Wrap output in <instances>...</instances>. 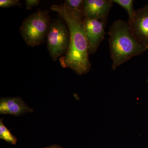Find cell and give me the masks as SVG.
<instances>
[{"label":"cell","mask_w":148,"mask_h":148,"mask_svg":"<svg viewBox=\"0 0 148 148\" xmlns=\"http://www.w3.org/2000/svg\"><path fill=\"white\" fill-rule=\"evenodd\" d=\"M50 8L58 14L70 32L69 49L66 55L60 59L61 66L70 68L78 75L87 73L90 71L91 64L82 14L70 9L64 4L53 5Z\"/></svg>","instance_id":"obj_1"},{"label":"cell","mask_w":148,"mask_h":148,"mask_svg":"<svg viewBox=\"0 0 148 148\" xmlns=\"http://www.w3.org/2000/svg\"><path fill=\"white\" fill-rule=\"evenodd\" d=\"M108 34L113 70L133 56L143 54L148 49L136 39L128 23L123 20L118 19L114 21Z\"/></svg>","instance_id":"obj_2"},{"label":"cell","mask_w":148,"mask_h":148,"mask_svg":"<svg viewBox=\"0 0 148 148\" xmlns=\"http://www.w3.org/2000/svg\"><path fill=\"white\" fill-rule=\"evenodd\" d=\"M51 22L49 12L41 10L24 19L19 32L26 44L34 47L42 43L47 36Z\"/></svg>","instance_id":"obj_3"},{"label":"cell","mask_w":148,"mask_h":148,"mask_svg":"<svg viewBox=\"0 0 148 148\" xmlns=\"http://www.w3.org/2000/svg\"><path fill=\"white\" fill-rule=\"evenodd\" d=\"M46 39L47 49L53 61L66 55L70 44V34L63 19H56L51 21Z\"/></svg>","instance_id":"obj_4"},{"label":"cell","mask_w":148,"mask_h":148,"mask_svg":"<svg viewBox=\"0 0 148 148\" xmlns=\"http://www.w3.org/2000/svg\"><path fill=\"white\" fill-rule=\"evenodd\" d=\"M127 23L136 39L148 49V5L135 10Z\"/></svg>","instance_id":"obj_5"},{"label":"cell","mask_w":148,"mask_h":148,"mask_svg":"<svg viewBox=\"0 0 148 148\" xmlns=\"http://www.w3.org/2000/svg\"><path fill=\"white\" fill-rule=\"evenodd\" d=\"M107 21L84 18L86 34L89 47V54L95 53L105 39Z\"/></svg>","instance_id":"obj_6"},{"label":"cell","mask_w":148,"mask_h":148,"mask_svg":"<svg viewBox=\"0 0 148 148\" xmlns=\"http://www.w3.org/2000/svg\"><path fill=\"white\" fill-rule=\"evenodd\" d=\"M113 3L111 0H84V18L107 21Z\"/></svg>","instance_id":"obj_7"},{"label":"cell","mask_w":148,"mask_h":148,"mask_svg":"<svg viewBox=\"0 0 148 148\" xmlns=\"http://www.w3.org/2000/svg\"><path fill=\"white\" fill-rule=\"evenodd\" d=\"M34 112L20 97L2 98L0 99V114L19 116Z\"/></svg>","instance_id":"obj_8"},{"label":"cell","mask_w":148,"mask_h":148,"mask_svg":"<svg viewBox=\"0 0 148 148\" xmlns=\"http://www.w3.org/2000/svg\"><path fill=\"white\" fill-rule=\"evenodd\" d=\"M3 119L0 120V138L12 145H16L17 139L3 124Z\"/></svg>","instance_id":"obj_9"},{"label":"cell","mask_w":148,"mask_h":148,"mask_svg":"<svg viewBox=\"0 0 148 148\" xmlns=\"http://www.w3.org/2000/svg\"><path fill=\"white\" fill-rule=\"evenodd\" d=\"M112 2L115 3L121 6L126 11L129 18H131L134 15L135 11L133 8V0H111Z\"/></svg>","instance_id":"obj_10"},{"label":"cell","mask_w":148,"mask_h":148,"mask_svg":"<svg viewBox=\"0 0 148 148\" xmlns=\"http://www.w3.org/2000/svg\"><path fill=\"white\" fill-rule=\"evenodd\" d=\"M64 4L70 9L82 13L83 15L84 1V0H66Z\"/></svg>","instance_id":"obj_11"},{"label":"cell","mask_w":148,"mask_h":148,"mask_svg":"<svg viewBox=\"0 0 148 148\" xmlns=\"http://www.w3.org/2000/svg\"><path fill=\"white\" fill-rule=\"evenodd\" d=\"M18 6L21 7L19 0H1L0 7L2 8H9L11 7Z\"/></svg>","instance_id":"obj_12"},{"label":"cell","mask_w":148,"mask_h":148,"mask_svg":"<svg viewBox=\"0 0 148 148\" xmlns=\"http://www.w3.org/2000/svg\"><path fill=\"white\" fill-rule=\"evenodd\" d=\"M40 2L39 0H26L25 4L26 8L28 10H30L33 7L38 5Z\"/></svg>","instance_id":"obj_13"},{"label":"cell","mask_w":148,"mask_h":148,"mask_svg":"<svg viewBox=\"0 0 148 148\" xmlns=\"http://www.w3.org/2000/svg\"><path fill=\"white\" fill-rule=\"evenodd\" d=\"M45 148H62L60 146L56 145H52L49 146V147H47Z\"/></svg>","instance_id":"obj_14"},{"label":"cell","mask_w":148,"mask_h":148,"mask_svg":"<svg viewBox=\"0 0 148 148\" xmlns=\"http://www.w3.org/2000/svg\"><path fill=\"white\" fill-rule=\"evenodd\" d=\"M147 82H148V80H147Z\"/></svg>","instance_id":"obj_15"}]
</instances>
